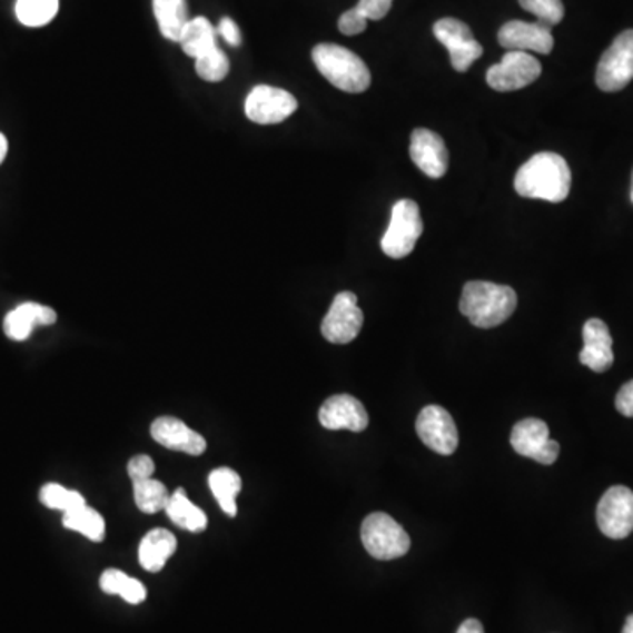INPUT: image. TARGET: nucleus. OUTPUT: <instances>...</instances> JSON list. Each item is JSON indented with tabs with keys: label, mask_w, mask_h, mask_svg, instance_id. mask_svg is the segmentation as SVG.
<instances>
[{
	"label": "nucleus",
	"mask_w": 633,
	"mask_h": 633,
	"mask_svg": "<svg viewBox=\"0 0 633 633\" xmlns=\"http://www.w3.org/2000/svg\"><path fill=\"white\" fill-rule=\"evenodd\" d=\"M217 34L229 44V47H239L241 44V34H239L238 26L231 18H222L218 23Z\"/></svg>",
	"instance_id": "f704fd0d"
},
{
	"label": "nucleus",
	"mask_w": 633,
	"mask_h": 633,
	"mask_svg": "<svg viewBox=\"0 0 633 633\" xmlns=\"http://www.w3.org/2000/svg\"><path fill=\"white\" fill-rule=\"evenodd\" d=\"M135 487V502L139 511L145 514H156V512L164 511L169 502L168 487L156 478H138L132 481Z\"/></svg>",
	"instance_id": "a878e982"
},
{
	"label": "nucleus",
	"mask_w": 633,
	"mask_h": 633,
	"mask_svg": "<svg viewBox=\"0 0 633 633\" xmlns=\"http://www.w3.org/2000/svg\"><path fill=\"white\" fill-rule=\"evenodd\" d=\"M154 14L160 34L168 41L180 42L184 29L190 21L187 0H154Z\"/></svg>",
	"instance_id": "412c9836"
},
{
	"label": "nucleus",
	"mask_w": 633,
	"mask_h": 633,
	"mask_svg": "<svg viewBox=\"0 0 633 633\" xmlns=\"http://www.w3.org/2000/svg\"><path fill=\"white\" fill-rule=\"evenodd\" d=\"M616 408L621 416L633 417V380L621 387L616 396Z\"/></svg>",
	"instance_id": "c9c22d12"
},
{
	"label": "nucleus",
	"mask_w": 633,
	"mask_h": 633,
	"mask_svg": "<svg viewBox=\"0 0 633 633\" xmlns=\"http://www.w3.org/2000/svg\"><path fill=\"white\" fill-rule=\"evenodd\" d=\"M150 433L154 441L166 449L178 451V453L190 454V456H201L206 451L205 438L190 429L184 421L175 419V417H159L154 421Z\"/></svg>",
	"instance_id": "a211bd4d"
},
{
	"label": "nucleus",
	"mask_w": 633,
	"mask_h": 633,
	"mask_svg": "<svg viewBox=\"0 0 633 633\" xmlns=\"http://www.w3.org/2000/svg\"><path fill=\"white\" fill-rule=\"evenodd\" d=\"M59 13V0H18L17 18L26 27H44Z\"/></svg>",
	"instance_id": "bb28decb"
},
{
	"label": "nucleus",
	"mask_w": 633,
	"mask_h": 633,
	"mask_svg": "<svg viewBox=\"0 0 633 633\" xmlns=\"http://www.w3.org/2000/svg\"><path fill=\"white\" fill-rule=\"evenodd\" d=\"M596 523L605 537H629L633 532V493L625 486H614L605 491L596 507Z\"/></svg>",
	"instance_id": "1a4fd4ad"
},
{
	"label": "nucleus",
	"mask_w": 633,
	"mask_h": 633,
	"mask_svg": "<svg viewBox=\"0 0 633 633\" xmlns=\"http://www.w3.org/2000/svg\"><path fill=\"white\" fill-rule=\"evenodd\" d=\"M584 347L580 362L596 374H604L614 363L613 336L607 324L600 319H590L583 327Z\"/></svg>",
	"instance_id": "f3484780"
},
{
	"label": "nucleus",
	"mask_w": 633,
	"mask_h": 633,
	"mask_svg": "<svg viewBox=\"0 0 633 633\" xmlns=\"http://www.w3.org/2000/svg\"><path fill=\"white\" fill-rule=\"evenodd\" d=\"M411 157L426 177L435 180L444 177L449 166V151L444 139L429 129H416L412 132Z\"/></svg>",
	"instance_id": "dca6fc26"
},
{
	"label": "nucleus",
	"mask_w": 633,
	"mask_h": 633,
	"mask_svg": "<svg viewBox=\"0 0 633 633\" xmlns=\"http://www.w3.org/2000/svg\"><path fill=\"white\" fill-rule=\"evenodd\" d=\"M315 68L333 87L348 93H362L369 89L372 75L368 66L354 51L338 44H317L311 51Z\"/></svg>",
	"instance_id": "7ed1b4c3"
},
{
	"label": "nucleus",
	"mask_w": 633,
	"mask_h": 633,
	"mask_svg": "<svg viewBox=\"0 0 633 633\" xmlns=\"http://www.w3.org/2000/svg\"><path fill=\"white\" fill-rule=\"evenodd\" d=\"M456 633H484L483 623L478 620H465Z\"/></svg>",
	"instance_id": "e433bc0d"
},
{
	"label": "nucleus",
	"mask_w": 633,
	"mask_h": 633,
	"mask_svg": "<svg viewBox=\"0 0 633 633\" xmlns=\"http://www.w3.org/2000/svg\"><path fill=\"white\" fill-rule=\"evenodd\" d=\"M630 198H632V202H633V175H632V192H630Z\"/></svg>",
	"instance_id": "ea45409f"
},
{
	"label": "nucleus",
	"mask_w": 633,
	"mask_h": 633,
	"mask_svg": "<svg viewBox=\"0 0 633 633\" xmlns=\"http://www.w3.org/2000/svg\"><path fill=\"white\" fill-rule=\"evenodd\" d=\"M6 156H8V139L0 132V164L4 162Z\"/></svg>",
	"instance_id": "4c0bfd02"
},
{
	"label": "nucleus",
	"mask_w": 633,
	"mask_h": 633,
	"mask_svg": "<svg viewBox=\"0 0 633 633\" xmlns=\"http://www.w3.org/2000/svg\"><path fill=\"white\" fill-rule=\"evenodd\" d=\"M500 47L507 51H535V53L550 55L554 48V38L551 27L541 21H507L498 32Z\"/></svg>",
	"instance_id": "4468645a"
},
{
	"label": "nucleus",
	"mask_w": 633,
	"mask_h": 633,
	"mask_svg": "<svg viewBox=\"0 0 633 633\" xmlns=\"http://www.w3.org/2000/svg\"><path fill=\"white\" fill-rule=\"evenodd\" d=\"M177 551V537L168 530H151L139 544V563L145 571L157 574Z\"/></svg>",
	"instance_id": "aec40b11"
},
{
	"label": "nucleus",
	"mask_w": 633,
	"mask_h": 633,
	"mask_svg": "<svg viewBox=\"0 0 633 633\" xmlns=\"http://www.w3.org/2000/svg\"><path fill=\"white\" fill-rule=\"evenodd\" d=\"M208 484L220 508L227 516L235 517L238 514L236 496L241 491V477L233 468H217L208 477Z\"/></svg>",
	"instance_id": "b1692460"
},
{
	"label": "nucleus",
	"mask_w": 633,
	"mask_h": 633,
	"mask_svg": "<svg viewBox=\"0 0 633 633\" xmlns=\"http://www.w3.org/2000/svg\"><path fill=\"white\" fill-rule=\"evenodd\" d=\"M229 69H231V63L227 55L218 47L211 48L210 51H206L196 59V72L201 80L210 81V83L222 81L229 75Z\"/></svg>",
	"instance_id": "cd10ccee"
},
{
	"label": "nucleus",
	"mask_w": 633,
	"mask_h": 633,
	"mask_svg": "<svg viewBox=\"0 0 633 633\" xmlns=\"http://www.w3.org/2000/svg\"><path fill=\"white\" fill-rule=\"evenodd\" d=\"M390 6H393V0H359L354 11L366 21L382 20L389 13Z\"/></svg>",
	"instance_id": "7c9ffc66"
},
{
	"label": "nucleus",
	"mask_w": 633,
	"mask_h": 633,
	"mask_svg": "<svg viewBox=\"0 0 633 633\" xmlns=\"http://www.w3.org/2000/svg\"><path fill=\"white\" fill-rule=\"evenodd\" d=\"M164 511L168 512L169 520L180 528L190 533L205 532L208 520L205 512L187 498L185 489H177L169 496L168 505Z\"/></svg>",
	"instance_id": "4be33fe9"
},
{
	"label": "nucleus",
	"mask_w": 633,
	"mask_h": 633,
	"mask_svg": "<svg viewBox=\"0 0 633 633\" xmlns=\"http://www.w3.org/2000/svg\"><path fill=\"white\" fill-rule=\"evenodd\" d=\"M127 472H129L130 481H138V478L154 477V472H156V463L147 454H139V456L132 457L129 465H127Z\"/></svg>",
	"instance_id": "473e14b6"
},
{
	"label": "nucleus",
	"mask_w": 633,
	"mask_h": 633,
	"mask_svg": "<svg viewBox=\"0 0 633 633\" xmlns=\"http://www.w3.org/2000/svg\"><path fill=\"white\" fill-rule=\"evenodd\" d=\"M423 231V218L417 202L399 199L390 211L389 227L380 241L382 250L393 259L411 256Z\"/></svg>",
	"instance_id": "39448f33"
},
{
	"label": "nucleus",
	"mask_w": 633,
	"mask_h": 633,
	"mask_svg": "<svg viewBox=\"0 0 633 633\" xmlns=\"http://www.w3.org/2000/svg\"><path fill=\"white\" fill-rule=\"evenodd\" d=\"M621 633H633V614L626 617L625 626H623V632Z\"/></svg>",
	"instance_id": "58836bf2"
},
{
	"label": "nucleus",
	"mask_w": 633,
	"mask_h": 633,
	"mask_svg": "<svg viewBox=\"0 0 633 633\" xmlns=\"http://www.w3.org/2000/svg\"><path fill=\"white\" fill-rule=\"evenodd\" d=\"M296 109H298V101L293 93L277 89V87H269V85H257L245 101V113L248 120L259 126L284 122Z\"/></svg>",
	"instance_id": "9b49d317"
},
{
	"label": "nucleus",
	"mask_w": 633,
	"mask_h": 633,
	"mask_svg": "<svg viewBox=\"0 0 633 633\" xmlns=\"http://www.w3.org/2000/svg\"><path fill=\"white\" fill-rule=\"evenodd\" d=\"M520 4L547 27L558 26L565 17L562 0H520Z\"/></svg>",
	"instance_id": "c756f323"
},
{
	"label": "nucleus",
	"mask_w": 633,
	"mask_h": 633,
	"mask_svg": "<svg viewBox=\"0 0 633 633\" xmlns=\"http://www.w3.org/2000/svg\"><path fill=\"white\" fill-rule=\"evenodd\" d=\"M572 172L558 154L541 151L517 171L514 187L521 198L562 202L571 194Z\"/></svg>",
	"instance_id": "f257e3e1"
},
{
	"label": "nucleus",
	"mask_w": 633,
	"mask_h": 633,
	"mask_svg": "<svg viewBox=\"0 0 633 633\" xmlns=\"http://www.w3.org/2000/svg\"><path fill=\"white\" fill-rule=\"evenodd\" d=\"M63 526L68 530L81 533L85 537L92 542L105 541L106 523L105 517L92 507L76 508V511L63 514Z\"/></svg>",
	"instance_id": "393cba45"
},
{
	"label": "nucleus",
	"mask_w": 633,
	"mask_h": 633,
	"mask_svg": "<svg viewBox=\"0 0 633 633\" xmlns=\"http://www.w3.org/2000/svg\"><path fill=\"white\" fill-rule=\"evenodd\" d=\"M517 307L516 290L493 281L474 280L463 287L459 310L474 326L491 329L500 326Z\"/></svg>",
	"instance_id": "f03ea898"
},
{
	"label": "nucleus",
	"mask_w": 633,
	"mask_h": 633,
	"mask_svg": "<svg viewBox=\"0 0 633 633\" xmlns=\"http://www.w3.org/2000/svg\"><path fill=\"white\" fill-rule=\"evenodd\" d=\"M511 445L517 454L541 465H553L560 456L558 442L551 441L550 428L541 419L520 421L512 429Z\"/></svg>",
	"instance_id": "ddd939ff"
},
{
	"label": "nucleus",
	"mask_w": 633,
	"mask_h": 633,
	"mask_svg": "<svg viewBox=\"0 0 633 633\" xmlns=\"http://www.w3.org/2000/svg\"><path fill=\"white\" fill-rule=\"evenodd\" d=\"M39 498L48 508H57V511H62L63 514L87 505L83 496L78 491L66 489L60 484H47V486L42 487Z\"/></svg>",
	"instance_id": "c85d7f7f"
},
{
	"label": "nucleus",
	"mask_w": 633,
	"mask_h": 633,
	"mask_svg": "<svg viewBox=\"0 0 633 633\" xmlns=\"http://www.w3.org/2000/svg\"><path fill=\"white\" fill-rule=\"evenodd\" d=\"M57 323L53 308L44 307L39 303H23L20 307L9 311L4 319V333L14 342H23L38 326H51Z\"/></svg>",
	"instance_id": "6ab92c4d"
},
{
	"label": "nucleus",
	"mask_w": 633,
	"mask_h": 633,
	"mask_svg": "<svg viewBox=\"0 0 633 633\" xmlns=\"http://www.w3.org/2000/svg\"><path fill=\"white\" fill-rule=\"evenodd\" d=\"M363 323H365V315L357 305L356 294L345 290V293L336 294L333 299L332 308L324 317L320 332L324 338L332 344H350L362 332Z\"/></svg>",
	"instance_id": "6e6552de"
},
{
	"label": "nucleus",
	"mask_w": 633,
	"mask_h": 633,
	"mask_svg": "<svg viewBox=\"0 0 633 633\" xmlns=\"http://www.w3.org/2000/svg\"><path fill=\"white\" fill-rule=\"evenodd\" d=\"M217 29L205 17L190 18L180 38L181 50L194 60L217 44Z\"/></svg>",
	"instance_id": "5701e85b"
},
{
	"label": "nucleus",
	"mask_w": 633,
	"mask_h": 633,
	"mask_svg": "<svg viewBox=\"0 0 633 633\" xmlns=\"http://www.w3.org/2000/svg\"><path fill=\"white\" fill-rule=\"evenodd\" d=\"M433 34L449 51L451 63L457 72H466L483 57V47L472 34L471 27L456 18H442L433 26Z\"/></svg>",
	"instance_id": "9d476101"
},
{
	"label": "nucleus",
	"mask_w": 633,
	"mask_h": 633,
	"mask_svg": "<svg viewBox=\"0 0 633 633\" xmlns=\"http://www.w3.org/2000/svg\"><path fill=\"white\" fill-rule=\"evenodd\" d=\"M633 80V30H625L602 55L596 85L604 92H620Z\"/></svg>",
	"instance_id": "423d86ee"
},
{
	"label": "nucleus",
	"mask_w": 633,
	"mask_h": 633,
	"mask_svg": "<svg viewBox=\"0 0 633 633\" xmlns=\"http://www.w3.org/2000/svg\"><path fill=\"white\" fill-rule=\"evenodd\" d=\"M362 541L369 556L380 562L402 558L411 550L408 533L384 512H374L363 521Z\"/></svg>",
	"instance_id": "20e7f679"
},
{
	"label": "nucleus",
	"mask_w": 633,
	"mask_h": 633,
	"mask_svg": "<svg viewBox=\"0 0 633 633\" xmlns=\"http://www.w3.org/2000/svg\"><path fill=\"white\" fill-rule=\"evenodd\" d=\"M366 27H368V21L359 17V14L354 11V8L345 11L340 20H338V29H340L342 34L345 36L362 34V32H365Z\"/></svg>",
	"instance_id": "72a5a7b5"
},
{
	"label": "nucleus",
	"mask_w": 633,
	"mask_h": 633,
	"mask_svg": "<svg viewBox=\"0 0 633 633\" xmlns=\"http://www.w3.org/2000/svg\"><path fill=\"white\" fill-rule=\"evenodd\" d=\"M129 575L123 574V572L117 571V568H109L105 574L101 575V590L108 595H122L123 587L129 583Z\"/></svg>",
	"instance_id": "2f4dec72"
},
{
	"label": "nucleus",
	"mask_w": 633,
	"mask_h": 633,
	"mask_svg": "<svg viewBox=\"0 0 633 633\" xmlns=\"http://www.w3.org/2000/svg\"><path fill=\"white\" fill-rule=\"evenodd\" d=\"M417 436L428 449L442 456H451L457 449L456 423L449 412L438 405H428L421 411L416 423Z\"/></svg>",
	"instance_id": "f8f14e48"
},
{
	"label": "nucleus",
	"mask_w": 633,
	"mask_h": 633,
	"mask_svg": "<svg viewBox=\"0 0 633 633\" xmlns=\"http://www.w3.org/2000/svg\"><path fill=\"white\" fill-rule=\"evenodd\" d=\"M319 421L323 428L332 432L348 429L353 433L365 432L369 423L365 405L350 395H335L326 399L319 411Z\"/></svg>",
	"instance_id": "2eb2a0df"
},
{
	"label": "nucleus",
	"mask_w": 633,
	"mask_h": 633,
	"mask_svg": "<svg viewBox=\"0 0 633 633\" xmlns=\"http://www.w3.org/2000/svg\"><path fill=\"white\" fill-rule=\"evenodd\" d=\"M542 75V66L526 51H507L502 62L487 71L486 80L496 92H514L535 83Z\"/></svg>",
	"instance_id": "0eeeda50"
}]
</instances>
